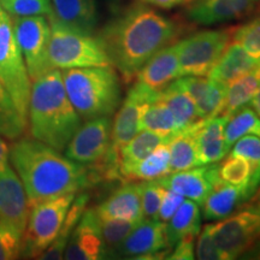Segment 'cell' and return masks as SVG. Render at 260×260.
<instances>
[{"mask_svg":"<svg viewBox=\"0 0 260 260\" xmlns=\"http://www.w3.org/2000/svg\"><path fill=\"white\" fill-rule=\"evenodd\" d=\"M182 32L181 24L152 6L134 3L113 16L98 37L112 67L126 83L157 52L174 44Z\"/></svg>","mask_w":260,"mask_h":260,"instance_id":"1","label":"cell"},{"mask_svg":"<svg viewBox=\"0 0 260 260\" xmlns=\"http://www.w3.org/2000/svg\"><path fill=\"white\" fill-rule=\"evenodd\" d=\"M9 160L27 193L29 205L79 193L100 181L93 167L70 160L39 140L19 138L9 147Z\"/></svg>","mask_w":260,"mask_h":260,"instance_id":"2","label":"cell"},{"mask_svg":"<svg viewBox=\"0 0 260 260\" xmlns=\"http://www.w3.org/2000/svg\"><path fill=\"white\" fill-rule=\"evenodd\" d=\"M81 124L65 92L61 70L52 69L32 81L28 106L31 138L63 152Z\"/></svg>","mask_w":260,"mask_h":260,"instance_id":"3","label":"cell"},{"mask_svg":"<svg viewBox=\"0 0 260 260\" xmlns=\"http://www.w3.org/2000/svg\"><path fill=\"white\" fill-rule=\"evenodd\" d=\"M65 92L81 119L112 117L122 103L121 80L112 65L61 70Z\"/></svg>","mask_w":260,"mask_h":260,"instance_id":"4","label":"cell"},{"mask_svg":"<svg viewBox=\"0 0 260 260\" xmlns=\"http://www.w3.org/2000/svg\"><path fill=\"white\" fill-rule=\"evenodd\" d=\"M48 21L51 24L48 57L53 69L112 65L98 35L75 30L52 16Z\"/></svg>","mask_w":260,"mask_h":260,"instance_id":"5","label":"cell"},{"mask_svg":"<svg viewBox=\"0 0 260 260\" xmlns=\"http://www.w3.org/2000/svg\"><path fill=\"white\" fill-rule=\"evenodd\" d=\"M75 197L76 193L64 194L30 207L22 240L21 255L39 259L46 251L59 234Z\"/></svg>","mask_w":260,"mask_h":260,"instance_id":"6","label":"cell"},{"mask_svg":"<svg viewBox=\"0 0 260 260\" xmlns=\"http://www.w3.org/2000/svg\"><path fill=\"white\" fill-rule=\"evenodd\" d=\"M0 80L11 94L19 113L28 123L31 80L16 40L12 19L4 10L0 14Z\"/></svg>","mask_w":260,"mask_h":260,"instance_id":"7","label":"cell"},{"mask_svg":"<svg viewBox=\"0 0 260 260\" xmlns=\"http://www.w3.org/2000/svg\"><path fill=\"white\" fill-rule=\"evenodd\" d=\"M210 232L224 260L240 258L260 240V209L248 201L241 210L210 224Z\"/></svg>","mask_w":260,"mask_h":260,"instance_id":"8","label":"cell"},{"mask_svg":"<svg viewBox=\"0 0 260 260\" xmlns=\"http://www.w3.org/2000/svg\"><path fill=\"white\" fill-rule=\"evenodd\" d=\"M233 28L197 31L177 42L181 76H207L232 41Z\"/></svg>","mask_w":260,"mask_h":260,"instance_id":"9","label":"cell"},{"mask_svg":"<svg viewBox=\"0 0 260 260\" xmlns=\"http://www.w3.org/2000/svg\"><path fill=\"white\" fill-rule=\"evenodd\" d=\"M11 19L16 40L23 54L32 83V81L53 69L48 57L51 38L50 21L46 16L11 17Z\"/></svg>","mask_w":260,"mask_h":260,"instance_id":"10","label":"cell"},{"mask_svg":"<svg viewBox=\"0 0 260 260\" xmlns=\"http://www.w3.org/2000/svg\"><path fill=\"white\" fill-rule=\"evenodd\" d=\"M180 77L177 42L164 47L138 71L129 89L142 103L157 99L162 89Z\"/></svg>","mask_w":260,"mask_h":260,"instance_id":"11","label":"cell"},{"mask_svg":"<svg viewBox=\"0 0 260 260\" xmlns=\"http://www.w3.org/2000/svg\"><path fill=\"white\" fill-rule=\"evenodd\" d=\"M111 117H98L80 125L64 149V155L82 165L102 162L111 147Z\"/></svg>","mask_w":260,"mask_h":260,"instance_id":"12","label":"cell"},{"mask_svg":"<svg viewBox=\"0 0 260 260\" xmlns=\"http://www.w3.org/2000/svg\"><path fill=\"white\" fill-rule=\"evenodd\" d=\"M167 235V223L144 219L136 224L117 251L116 256L129 259L168 258L171 252Z\"/></svg>","mask_w":260,"mask_h":260,"instance_id":"13","label":"cell"},{"mask_svg":"<svg viewBox=\"0 0 260 260\" xmlns=\"http://www.w3.org/2000/svg\"><path fill=\"white\" fill-rule=\"evenodd\" d=\"M30 205L23 183L10 164L0 170V225L23 236Z\"/></svg>","mask_w":260,"mask_h":260,"instance_id":"14","label":"cell"},{"mask_svg":"<svg viewBox=\"0 0 260 260\" xmlns=\"http://www.w3.org/2000/svg\"><path fill=\"white\" fill-rule=\"evenodd\" d=\"M144 103L134 94L128 92L126 98L117 110L115 121L112 122L111 147L105 159L100 162L107 171L119 174L118 154L123 146H125L140 132V116Z\"/></svg>","mask_w":260,"mask_h":260,"instance_id":"15","label":"cell"},{"mask_svg":"<svg viewBox=\"0 0 260 260\" xmlns=\"http://www.w3.org/2000/svg\"><path fill=\"white\" fill-rule=\"evenodd\" d=\"M260 0H194L183 16L190 23L213 25L239 21L253 14Z\"/></svg>","mask_w":260,"mask_h":260,"instance_id":"16","label":"cell"},{"mask_svg":"<svg viewBox=\"0 0 260 260\" xmlns=\"http://www.w3.org/2000/svg\"><path fill=\"white\" fill-rule=\"evenodd\" d=\"M157 181L167 189L201 205L212 188L222 180L218 174V162H216L201 168L197 167L183 171L170 172Z\"/></svg>","mask_w":260,"mask_h":260,"instance_id":"17","label":"cell"},{"mask_svg":"<svg viewBox=\"0 0 260 260\" xmlns=\"http://www.w3.org/2000/svg\"><path fill=\"white\" fill-rule=\"evenodd\" d=\"M63 259L98 260L104 259V245L100 220L94 209H86L71 233L65 247Z\"/></svg>","mask_w":260,"mask_h":260,"instance_id":"18","label":"cell"},{"mask_svg":"<svg viewBox=\"0 0 260 260\" xmlns=\"http://www.w3.org/2000/svg\"><path fill=\"white\" fill-rule=\"evenodd\" d=\"M175 83L191 98L203 119L222 113L226 87L207 76H181Z\"/></svg>","mask_w":260,"mask_h":260,"instance_id":"19","label":"cell"},{"mask_svg":"<svg viewBox=\"0 0 260 260\" xmlns=\"http://www.w3.org/2000/svg\"><path fill=\"white\" fill-rule=\"evenodd\" d=\"M229 119L228 115H218L204 119L198 124L194 132L198 158L200 165L220 162L228 154L224 138V129Z\"/></svg>","mask_w":260,"mask_h":260,"instance_id":"20","label":"cell"},{"mask_svg":"<svg viewBox=\"0 0 260 260\" xmlns=\"http://www.w3.org/2000/svg\"><path fill=\"white\" fill-rule=\"evenodd\" d=\"M94 210L100 218L123 219L139 224L144 220L140 183L125 182Z\"/></svg>","mask_w":260,"mask_h":260,"instance_id":"21","label":"cell"},{"mask_svg":"<svg viewBox=\"0 0 260 260\" xmlns=\"http://www.w3.org/2000/svg\"><path fill=\"white\" fill-rule=\"evenodd\" d=\"M259 67L260 59L251 56L239 42L232 40L207 77L228 86Z\"/></svg>","mask_w":260,"mask_h":260,"instance_id":"22","label":"cell"},{"mask_svg":"<svg viewBox=\"0 0 260 260\" xmlns=\"http://www.w3.org/2000/svg\"><path fill=\"white\" fill-rule=\"evenodd\" d=\"M51 16L75 30L94 34L98 25L95 0H51Z\"/></svg>","mask_w":260,"mask_h":260,"instance_id":"23","label":"cell"},{"mask_svg":"<svg viewBox=\"0 0 260 260\" xmlns=\"http://www.w3.org/2000/svg\"><path fill=\"white\" fill-rule=\"evenodd\" d=\"M251 199L241 188L220 181L212 188L206 199L201 204L204 218L206 220H220L235 212L242 203Z\"/></svg>","mask_w":260,"mask_h":260,"instance_id":"24","label":"cell"},{"mask_svg":"<svg viewBox=\"0 0 260 260\" xmlns=\"http://www.w3.org/2000/svg\"><path fill=\"white\" fill-rule=\"evenodd\" d=\"M220 180L241 188L249 197H253L260 184V167L245 158L229 155L218 162Z\"/></svg>","mask_w":260,"mask_h":260,"instance_id":"25","label":"cell"},{"mask_svg":"<svg viewBox=\"0 0 260 260\" xmlns=\"http://www.w3.org/2000/svg\"><path fill=\"white\" fill-rule=\"evenodd\" d=\"M159 99L170 109L176 123L177 133L194 128L198 123L203 121L191 98L183 89H181L175 81L161 90Z\"/></svg>","mask_w":260,"mask_h":260,"instance_id":"26","label":"cell"},{"mask_svg":"<svg viewBox=\"0 0 260 260\" xmlns=\"http://www.w3.org/2000/svg\"><path fill=\"white\" fill-rule=\"evenodd\" d=\"M168 141V136L151 132V130H140L119 151L118 162L122 180L130 168L134 167L135 164L151 154L155 148L162 144H167Z\"/></svg>","mask_w":260,"mask_h":260,"instance_id":"27","label":"cell"},{"mask_svg":"<svg viewBox=\"0 0 260 260\" xmlns=\"http://www.w3.org/2000/svg\"><path fill=\"white\" fill-rule=\"evenodd\" d=\"M201 229V211L197 203L183 200L176 212L167 223V235L169 245L172 248L182 237L198 236Z\"/></svg>","mask_w":260,"mask_h":260,"instance_id":"28","label":"cell"},{"mask_svg":"<svg viewBox=\"0 0 260 260\" xmlns=\"http://www.w3.org/2000/svg\"><path fill=\"white\" fill-rule=\"evenodd\" d=\"M198 124L186 132L176 133L169 139L168 146L169 151H170V172L183 171L200 167L194 138V132Z\"/></svg>","mask_w":260,"mask_h":260,"instance_id":"29","label":"cell"},{"mask_svg":"<svg viewBox=\"0 0 260 260\" xmlns=\"http://www.w3.org/2000/svg\"><path fill=\"white\" fill-rule=\"evenodd\" d=\"M168 174H170V151L167 142L130 168L123 176V181H155L167 176Z\"/></svg>","mask_w":260,"mask_h":260,"instance_id":"30","label":"cell"},{"mask_svg":"<svg viewBox=\"0 0 260 260\" xmlns=\"http://www.w3.org/2000/svg\"><path fill=\"white\" fill-rule=\"evenodd\" d=\"M260 86V67L228 84L222 113L232 116L242 106L251 103ZM220 113V115H222Z\"/></svg>","mask_w":260,"mask_h":260,"instance_id":"31","label":"cell"},{"mask_svg":"<svg viewBox=\"0 0 260 260\" xmlns=\"http://www.w3.org/2000/svg\"><path fill=\"white\" fill-rule=\"evenodd\" d=\"M89 201V195L87 193H82L77 197H75V199L71 204L69 211H68L67 218H65L63 226H61L59 234L56 237L53 242L51 243L50 247L45 251L42 254L39 256V259L44 260H57V259H63V254L65 251V247L69 241L71 233L76 226V224L79 223L82 216L84 210L87 209V204Z\"/></svg>","mask_w":260,"mask_h":260,"instance_id":"32","label":"cell"},{"mask_svg":"<svg viewBox=\"0 0 260 260\" xmlns=\"http://www.w3.org/2000/svg\"><path fill=\"white\" fill-rule=\"evenodd\" d=\"M140 129L151 130L169 139L177 133L174 116L167 104L159 99L144 103L140 116Z\"/></svg>","mask_w":260,"mask_h":260,"instance_id":"33","label":"cell"},{"mask_svg":"<svg viewBox=\"0 0 260 260\" xmlns=\"http://www.w3.org/2000/svg\"><path fill=\"white\" fill-rule=\"evenodd\" d=\"M27 128V121L19 113L11 94L0 80V135L15 141L24 135Z\"/></svg>","mask_w":260,"mask_h":260,"instance_id":"34","label":"cell"},{"mask_svg":"<svg viewBox=\"0 0 260 260\" xmlns=\"http://www.w3.org/2000/svg\"><path fill=\"white\" fill-rule=\"evenodd\" d=\"M253 134L260 138V117L252 107L242 106L228 119L224 138L228 151L242 136Z\"/></svg>","mask_w":260,"mask_h":260,"instance_id":"35","label":"cell"},{"mask_svg":"<svg viewBox=\"0 0 260 260\" xmlns=\"http://www.w3.org/2000/svg\"><path fill=\"white\" fill-rule=\"evenodd\" d=\"M99 217V216H98ZM100 232L104 245V259L112 258L126 239L130 232L136 226V223L123 219L100 218Z\"/></svg>","mask_w":260,"mask_h":260,"instance_id":"36","label":"cell"},{"mask_svg":"<svg viewBox=\"0 0 260 260\" xmlns=\"http://www.w3.org/2000/svg\"><path fill=\"white\" fill-rule=\"evenodd\" d=\"M0 6L11 17H50L53 14L51 0H0Z\"/></svg>","mask_w":260,"mask_h":260,"instance_id":"37","label":"cell"},{"mask_svg":"<svg viewBox=\"0 0 260 260\" xmlns=\"http://www.w3.org/2000/svg\"><path fill=\"white\" fill-rule=\"evenodd\" d=\"M232 40L239 42L251 56L260 59V16L233 28Z\"/></svg>","mask_w":260,"mask_h":260,"instance_id":"38","label":"cell"},{"mask_svg":"<svg viewBox=\"0 0 260 260\" xmlns=\"http://www.w3.org/2000/svg\"><path fill=\"white\" fill-rule=\"evenodd\" d=\"M165 188L159 182L142 181L140 182L141 206L144 219H158V212Z\"/></svg>","mask_w":260,"mask_h":260,"instance_id":"39","label":"cell"},{"mask_svg":"<svg viewBox=\"0 0 260 260\" xmlns=\"http://www.w3.org/2000/svg\"><path fill=\"white\" fill-rule=\"evenodd\" d=\"M228 153L245 158L260 167V138L253 134L242 136L232 146Z\"/></svg>","mask_w":260,"mask_h":260,"instance_id":"40","label":"cell"},{"mask_svg":"<svg viewBox=\"0 0 260 260\" xmlns=\"http://www.w3.org/2000/svg\"><path fill=\"white\" fill-rule=\"evenodd\" d=\"M23 236L0 225V260H12L21 256Z\"/></svg>","mask_w":260,"mask_h":260,"instance_id":"41","label":"cell"},{"mask_svg":"<svg viewBox=\"0 0 260 260\" xmlns=\"http://www.w3.org/2000/svg\"><path fill=\"white\" fill-rule=\"evenodd\" d=\"M195 243V258L200 260H224L218 246L210 232V224L205 225L199 233Z\"/></svg>","mask_w":260,"mask_h":260,"instance_id":"42","label":"cell"},{"mask_svg":"<svg viewBox=\"0 0 260 260\" xmlns=\"http://www.w3.org/2000/svg\"><path fill=\"white\" fill-rule=\"evenodd\" d=\"M183 200L184 198L182 195L165 188V193L162 195L160 207H159L158 220L168 223L171 217L174 216V213L176 212L178 207H180V205L183 203Z\"/></svg>","mask_w":260,"mask_h":260,"instance_id":"43","label":"cell"},{"mask_svg":"<svg viewBox=\"0 0 260 260\" xmlns=\"http://www.w3.org/2000/svg\"><path fill=\"white\" fill-rule=\"evenodd\" d=\"M195 239L197 236L188 235L175 243L168 259L170 260H193L195 258Z\"/></svg>","mask_w":260,"mask_h":260,"instance_id":"44","label":"cell"},{"mask_svg":"<svg viewBox=\"0 0 260 260\" xmlns=\"http://www.w3.org/2000/svg\"><path fill=\"white\" fill-rule=\"evenodd\" d=\"M139 3L161 10H171L178 6H187L194 0H138Z\"/></svg>","mask_w":260,"mask_h":260,"instance_id":"45","label":"cell"},{"mask_svg":"<svg viewBox=\"0 0 260 260\" xmlns=\"http://www.w3.org/2000/svg\"><path fill=\"white\" fill-rule=\"evenodd\" d=\"M9 164V146L0 138V170Z\"/></svg>","mask_w":260,"mask_h":260,"instance_id":"46","label":"cell"},{"mask_svg":"<svg viewBox=\"0 0 260 260\" xmlns=\"http://www.w3.org/2000/svg\"><path fill=\"white\" fill-rule=\"evenodd\" d=\"M251 106H252V109L254 110V111L258 113L259 117H260V86H259L258 90H256V93L254 94V96L252 98Z\"/></svg>","mask_w":260,"mask_h":260,"instance_id":"47","label":"cell"},{"mask_svg":"<svg viewBox=\"0 0 260 260\" xmlns=\"http://www.w3.org/2000/svg\"><path fill=\"white\" fill-rule=\"evenodd\" d=\"M2 11H3V9H2V6H0V14H2Z\"/></svg>","mask_w":260,"mask_h":260,"instance_id":"48","label":"cell"}]
</instances>
